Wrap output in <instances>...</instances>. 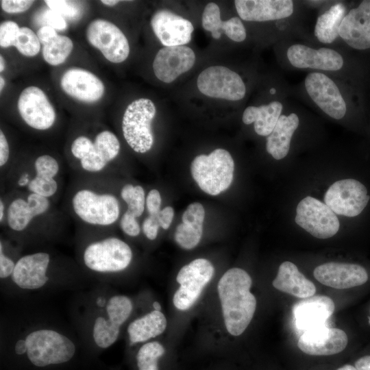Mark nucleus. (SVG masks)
I'll use <instances>...</instances> for the list:
<instances>
[{"label":"nucleus","mask_w":370,"mask_h":370,"mask_svg":"<svg viewBox=\"0 0 370 370\" xmlns=\"http://www.w3.org/2000/svg\"><path fill=\"white\" fill-rule=\"evenodd\" d=\"M333 300L325 295L302 299L293 308L295 321L299 330L308 331L325 325L334 311Z\"/></svg>","instance_id":"b1692460"},{"label":"nucleus","mask_w":370,"mask_h":370,"mask_svg":"<svg viewBox=\"0 0 370 370\" xmlns=\"http://www.w3.org/2000/svg\"><path fill=\"white\" fill-rule=\"evenodd\" d=\"M132 310V301L127 296L115 295L109 297L106 307L97 310L92 321V338L95 345L101 349L114 345Z\"/></svg>","instance_id":"39448f33"},{"label":"nucleus","mask_w":370,"mask_h":370,"mask_svg":"<svg viewBox=\"0 0 370 370\" xmlns=\"http://www.w3.org/2000/svg\"><path fill=\"white\" fill-rule=\"evenodd\" d=\"M166 351L163 345L158 341L144 343L136 355L137 370H162L160 364Z\"/></svg>","instance_id":"f704fd0d"},{"label":"nucleus","mask_w":370,"mask_h":370,"mask_svg":"<svg viewBox=\"0 0 370 370\" xmlns=\"http://www.w3.org/2000/svg\"><path fill=\"white\" fill-rule=\"evenodd\" d=\"M9 145L2 130L0 131V166H4L9 159Z\"/></svg>","instance_id":"3c124183"},{"label":"nucleus","mask_w":370,"mask_h":370,"mask_svg":"<svg viewBox=\"0 0 370 370\" xmlns=\"http://www.w3.org/2000/svg\"><path fill=\"white\" fill-rule=\"evenodd\" d=\"M272 284L278 291L301 299L313 296L316 292L314 284L290 261L280 265Z\"/></svg>","instance_id":"cd10ccee"},{"label":"nucleus","mask_w":370,"mask_h":370,"mask_svg":"<svg viewBox=\"0 0 370 370\" xmlns=\"http://www.w3.org/2000/svg\"><path fill=\"white\" fill-rule=\"evenodd\" d=\"M120 143L114 134L103 130L95 138L92 147L84 158L80 160L82 168L88 172H99L119 153Z\"/></svg>","instance_id":"a878e982"},{"label":"nucleus","mask_w":370,"mask_h":370,"mask_svg":"<svg viewBox=\"0 0 370 370\" xmlns=\"http://www.w3.org/2000/svg\"><path fill=\"white\" fill-rule=\"evenodd\" d=\"M205 217L204 206L198 202L190 204L182 214V223L175 232V241L183 249H191L199 243Z\"/></svg>","instance_id":"c85d7f7f"},{"label":"nucleus","mask_w":370,"mask_h":370,"mask_svg":"<svg viewBox=\"0 0 370 370\" xmlns=\"http://www.w3.org/2000/svg\"><path fill=\"white\" fill-rule=\"evenodd\" d=\"M18 112L23 121L31 127L45 130L56 121V114L47 95L38 87L25 88L18 99Z\"/></svg>","instance_id":"4468645a"},{"label":"nucleus","mask_w":370,"mask_h":370,"mask_svg":"<svg viewBox=\"0 0 370 370\" xmlns=\"http://www.w3.org/2000/svg\"><path fill=\"white\" fill-rule=\"evenodd\" d=\"M36 175L53 179L59 171V164L51 156L42 155L36 158L34 162Z\"/></svg>","instance_id":"58836bf2"},{"label":"nucleus","mask_w":370,"mask_h":370,"mask_svg":"<svg viewBox=\"0 0 370 370\" xmlns=\"http://www.w3.org/2000/svg\"><path fill=\"white\" fill-rule=\"evenodd\" d=\"M240 18L247 21L264 22L288 18L294 11L291 0H236Z\"/></svg>","instance_id":"5701e85b"},{"label":"nucleus","mask_w":370,"mask_h":370,"mask_svg":"<svg viewBox=\"0 0 370 370\" xmlns=\"http://www.w3.org/2000/svg\"><path fill=\"white\" fill-rule=\"evenodd\" d=\"M190 171L199 188L210 195H217L231 185L234 171L230 152L217 149L209 155H199L191 162Z\"/></svg>","instance_id":"7ed1b4c3"},{"label":"nucleus","mask_w":370,"mask_h":370,"mask_svg":"<svg viewBox=\"0 0 370 370\" xmlns=\"http://www.w3.org/2000/svg\"><path fill=\"white\" fill-rule=\"evenodd\" d=\"M151 28L164 47L182 46L191 40L192 23L166 9L157 10L151 18Z\"/></svg>","instance_id":"f3484780"},{"label":"nucleus","mask_w":370,"mask_h":370,"mask_svg":"<svg viewBox=\"0 0 370 370\" xmlns=\"http://www.w3.org/2000/svg\"><path fill=\"white\" fill-rule=\"evenodd\" d=\"M338 34L355 50L370 49V0L361 1L346 13L341 23Z\"/></svg>","instance_id":"2eb2a0df"},{"label":"nucleus","mask_w":370,"mask_h":370,"mask_svg":"<svg viewBox=\"0 0 370 370\" xmlns=\"http://www.w3.org/2000/svg\"><path fill=\"white\" fill-rule=\"evenodd\" d=\"M283 109L278 101L260 106H249L243 112L242 120L246 125L254 123L256 133L267 136L273 130Z\"/></svg>","instance_id":"473e14b6"},{"label":"nucleus","mask_w":370,"mask_h":370,"mask_svg":"<svg viewBox=\"0 0 370 370\" xmlns=\"http://www.w3.org/2000/svg\"><path fill=\"white\" fill-rule=\"evenodd\" d=\"M40 45L37 34L33 30L27 27H22L20 28L14 46L23 56L32 57L39 53Z\"/></svg>","instance_id":"e433bc0d"},{"label":"nucleus","mask_w":370,"mask_h":370,"mask_svg":"<svg viewBox=\"0 0 370 370\" xmlns=\"http://www.w3.org/2000/svg\"><path fill=\"white\" fill-rule=\"evenodd\" d=\"M161 196L156 189L151 190L146 197V206L149 215L155 216L160 211Z\"/></svg>","instance_id":"09e8293b"},{"label":"nucleus","mask_w":370,"mask_h":370,"mask_svg":"<svg viewBox=\"0 0 370 370\" xmlns=\"http://www.w3.org/2000/svg\"><path fill=\"white\" fill-rule=\"evenodd\" d=\"M30 181L31 180H29L27 175L24 174L20 177L19 181H18V185L21 186H24L25 185L28 186Z\"/></svg>","instance_id":"5fc2aeb1"},{"label":"nucleus","mask_w":370,"mask_h":370,"mask_svg":"<svg viewBox=\"0 0 370 370\" xmlns=\"http://www.w3.org/2000/svg\"><path fill=\"white\" fill-rule=\"evenodd\" d=\"M5 69V61L2 56H0V71L2 72Z\"/></svg>","instance_id":"052dcab7"},{"label":"nucleus","mask_w":370,"mask_h":370,"mask_svg":"<svg viewBox=\"0 0 370 370\" xmlns=\"http://www.w3.org/2000/svg\"><path fill=\"white\" fill-rule=\"evenodd\" d=\"M121 196L127 205V211L136 217L142 215L146 201L145 191L142 186L126 184L121 189Z\"/></svg>","instance_id":"c9c22d12"},{"label":"nucleus","mask_w":370,"mask_h":370,"mask_svg":"<svg viewBox=\"0 0 370 370\" xmlns=\"http://www.w3.org/2000/svg\"><path fill=\"white\" fill-rule=\"evenodd\" d=\"M120 226L123 232L130 236H137L140 232L136 217L127 210L121 219Z\"/></svg>","instance_id":"37998d69"},{"label":"nucleus","mask_w":370,"mask_h":370,"mask_svg":"<svg viewBox=\"0 0 370 370\" xmlns=\"http://www.w3.org/2000/svg\"><path fill=\"white\" fill-rule=\"evenodd\" d=\"M45 2L50 10L63 17L75 18L79 16L80 9L75 2L62 0H47Z\"/></svg>","instance_id":"ea45409f"},{"label":"nucleus","mask_w":370,"mask_h":370,"mask_svg":"<svg viewBox=\"0 0 370 370\" xmlns=\"http://www.w3.org/2000/svg\"><path fill=\"white\" fill-rule=\"evenodd\" d=\"M197 85L200 92L212 98L238 101L246 93V87L241 77L223 66L205 69L199 75Z\"/></svg>","instance_id":"1a4fd4ad"},{"label":"nucleus","mask_w":370,"mask_h":370,"mask_svg":"<svg viewBox=\"0 0 370 370\" xmlns=\"http://www.w3.org/2000/svg\"><path fill=\"white\" fill-rule=\"evenodd\" d=\"M101 2L103 4L108 5V6H114V5L118 4L120 2V1H117V0H101Z\"/></svg>","instance_id":"4d7b16f0"},{"label":"nucleus","mask_w":370,"mask_h":370,"mask_svg":"<svg viewBox=\"0 0 370 370\" xmlns=\"http://www.w3.org/2000/svg\"><path fill=\"white\" fill-rule=\"evenodd\" d=\"M336 370H357L354 365L350 364H345L341 367H339Z\"/></svg>","instance_id":"6e6d98bb"},{"label":"nucleus","mask_w":370,"mask_h":370,"mask_svg":"<svg viewBox=\"0 0 370 370\" xmlns=\"http://www.w3.org/2000/svg\"><path fill=\"white\" fill-rule=\"evenodd\" d=\"M347 343V336L343 330L324 325L304 332L298 340L297 346L307 355L328 356L342 352Z\"/></svg>","instance_id":"dca6fc26"},{"label":"nucleus","mask_w":370,"mask_h":370,"mask_svg":"<svg viewBox=\"0 0 370 370\" xmlns=\"http://www.w3.org/2000/svg\"><path fill=\"white\" fill-rule=\"evenodd\" d=\"M72 207L82 221L93 225H112L120 214L119 203L116 197L88 189L78 190L73 195Z\"/></svg>","instance_id":"0eeeda50"},{"label":"nucleus","mask_w":370,"mask_h":370,"mask_svg":"<svg viewBox=\"0 0 370 370\" xmlns=\"http://www.w3.org/2000/svg\"><path fill=\"white\" fill-rule=\"evenodd\" d=\"M195 62V52L189 47H164L156 53L153 70L159 80L169 84L190 70Z\"/></svg>","instance_id":"a211bd4d"},{"label":"nucleus","mask_w":370,"mask_h":370,"mask_svg":"<svg viewBox=\"0 0 370 370\" xmlns=\"http://www.w3.org/2000/svg\"><path fill=\"white\" fill-rule=\"evenodd\" d=\"M108 299L103 295H100L98 297H97L95 301L96 310H99L103 309L106 307L108 303Z\"/></svg>","instance_id":"864d4df0"},{"label":"nucleus","mask_w":370,"mask_h":370,"mask_svg":"<svg viewBox=\"0 0 370 370\" xmlns=\"http://www.w3.org/2000/svg\"><path fill=\"white\" fill-rule=\"evenodd\" d=\"M27 188L30 193L49 198L57 192L58 183L53 178H45L36 175L31 180Z\"/></svg>","instance_id":"4c0bfd02"},{"label":"nucleus","mask_w":370,"mask_h":370,"mask_svg":"<svg viewBox=\"0 0 370 370\" xmlns=\"http://www.w3.org/2000/svg\"><path fill=\"white\" fill-rule=\"evenodd\" d=\"M64 92L79 101L92 103L103 95L105 87L101 80L92 73L81 68H71L61 77Z\"/></svg>","instance_id":"4be33fe9"},{"label":"nucleus","mask_w":370,"mask_h":370,"mask_svg":"<svg viewBox=\"0 0 370 370\" xmlns=\"http://www.w3.org/2000/svg\"><path fill=\"white\" fill-rule=\"evenodd\" d=\"M14 352L26 354L36 367L60 365L71 360L75 354V345L71 338L52 328H37L17 339Z\"/></svg>","instance_id":"f03ea898"},{"label":"nucleus","mask_w":370,"mask_h":370,"mask_svg":"<svg viewBox=\"0 0 370 370\" xmlns=\"http://www.w3.org/2000/svg\"><path fill=\"white\" fill-rule=\"evenodd\" d=\"M92 145L93 142L89 138L79 136L72 143L71 153L75 158L80 160L88 155Z\"/></svg>","instance_id":"79ce46f5"},{"label":"nucleus","mask_w":370,"mask_h":370,"mask_svg":"<svg viewBox=\"0 0 370 370\" xmlns=\"http://www.w3.org/2000/svg\"><path fill=\"white\" fill-rule=\"evenodd\" d=\"M346 7L343 3H337L321 14L314 27V35L322 43L333 42L339 36V27L346 14Z\"/></svg>","instance_id":"72a5a7b5"},{"label":"nucleus","mask_w":370,"mask_h":370,"mask_svg":"<svg viewBox=\"0 0 370 370\" xmlns=\"http://www.w3.org/2000/svg\"><path fill=\"white\" fill-rule=\"evenodd\" d=\"M159 227L160 226L157 219V215H149L144 220L142 228L145 236L148 239L153 241L158 236Z\"/></svg>","instance_id":"de8ad7c7"},{"label":"nucleus","mask_w":370,"mask_h":370,"mask_svg":"<svg viewBox=\"0 0 370 370\" xmlns=\"http://www.w3.org/2000/svg\"><path fill=\"white\" fill-rule=\"evenodd\" d=\"M18 25L12 21H5L0 25V46L8 48L14 45L20 30Z\"/></svg>","instance_id":"a19ab883"},{"label":"nucleus","mask_w":370,"mask_h":370,"mask_svg":"<svg viewBox=\"0 0 370 370\" xmlns=\"http://www.w3.org/2000/svg\"><path fill=\"white\" fill-rule=\"evenodd\" d=\"M132 256L128 244L112 236L88 244L83 252V261L85 266L94 272L116 273L129 267Z\"/></svg>","instance_id":"423d86ee"},{"label":"nucleus","mask_w":370,"mask_h":370,"mask_svg":"<svg viewBox=\"0 0 370 370\" xmlns=\"http://www.w3.org/2000/svg\"><path fill=\"white\" fill-rule=\"evenodd\" d=\"M36 34L42 45L44 60L52 66L64 63L73 48L71 39L58 34L53 28L45 25L38 30Z\"/></svg>","instance_id":"c756f323"},{"label":"nucleus","mask_w":370,"mask_h":370,"mask_svg":"<svg viewBox=\"0 0 370 370\" xmlns=\"http://www.w3.org/2000/svg\"><path fill=\"white\" fill-rule=\"evenodd\" d=\"M214 273L212 264L205 258H197L184 265L176 277L180 286L173 297L175 308L180 310L190 308L199 298Z\"/></svg>","instance_id":"6e6552de"},{"label":"nucleus","mask_w":370,"mask_h":370,"mask_svg":"<svg viewBox=\"0 0 370 370\" xmlns=\"http://www.w3.org/2000/svg\"><path fill=\"white\" fill-rule=\"evenodd\" d=\"M16 262L10 258L9 256H6L4 249L2 241L0 243V278L1 280L6 279L8 277H11Z\"/></svg>","instance_id":"49530a36"},{"label":"nucleus","mask_w":370,"mask_h":370,"mask_svg":"<svg viewBox=\"0 0 370 370\" xmlns=\"http://www.w3.org/2000/svg\"><path fill=\"white\" fill-rule=\"evenodd\" d=\"M314 277L322 284L336 289L362 285L368 280L366 269L357 264L330 262L317 266Z\"/></svg>","instance_id":"aec40b11"},{"label":"nucleus","mask_w":370,"mask_h":370,"mask_svg":"<svg viewBox=\"0 0 370 370\" xmlns=\"http://www.w3.org/2000/svg\"><path fill=\"white\" fill-rule=\"evenodd\" d=\"M4 84H5V81H4V79L2 77V76L0 77V90L1 92L3 86H4Z\"/></svg>","instance_id":"680f3d73"},{"label":"nucleus","mask_w":370,"mask_h":370,"mask_svg":"<svg viewBox=\"0 0 370 370\" xmlns=\"http://www.w3.org/2000/svg\"><path fill=\"white\" fill-rule=\"evenodd\" d=\"M174 216V210L172 207L166 206L161 210L157 214V219L161 227L166 230L171 224Z\"/></svg>","instance_id":"8fccbe9b"},{"label":"nucleus","mask_w":370,"mask_h":370,"mask_svg":"<svg viewBox=\"0 0 370 370\" xmlns=\"http://www.w3.org/2000/svg\"><path fill=\"white\" fill-rule=\"evenodd\" d=\"M34 3L30 0H1V7L7 13L15 14L27 10Z\"/></svg>","instance_id":"c03bdc74"},{"label":"nucleus","mask_w":370,"mask_h":370,"mask_svg":"<svg viewBox=\"0 0 370 370\" xmlns=\"http://www.w3.org/2000/svg\"><path fill=\"white\" fill-rule=\"evenodd\" d=\"M166 325V319L161 311H150L129 324L127 332L130 344L147 343L162 334Z\"/></svg>","instance_id":"2f4dec72"},{"label":"nucleus","mask_w":370,"mask_h":370,"mask_svg":"<svg viewBox=\"0 0 370 370\" xmlns=\"http://www.w3.org/2000/svg\"><path fill=\"white\" fill-rule=\"evenodd\" d=\"M156 113V106L149 99L134 100L127 107L122 130L127 143L135 152L144 153L151 149L154 141L151 123Z\"/></svg>","instance_id":"20e7f679"},{"label":"nucleus","mask_w":370,"mask_h":370,"mask_svg":"<svg viewBox=\"0 0 370 370\" xmlns=\"http://www.w3.org/2000/svg\"><path fill=\"white\" fill-rule=\"evenodd\" d=\"M305 88L312 100L334 119L343 118L347 104L337 85L326 75L313 72L305 79Z\"/></svg>","instance_id":"ddd939ff"},{"label":"nucleus","mask_w":370,"mask_h":370,"mask_svg":"<svg viewBox=\"0 0 370 370\" xmlns=\"http://www.w3.org/2000/svg\"><path fill=\"white\" fill-rule=\"evenodd\" d=\"M295 221L312 236L321 239L333 236L340 227L336 214L325 204L310 196L298 204Z\"/></svg>","instance_id":"9d476101"},{"label":"nucleus","mask_w":370,"mask_h":370,"mask_svg":"<svg viewBox=\"0 0 370 370\" xmlns=\"http://www.w3.org/2000/svg\"><path fill=\"white\" fill-rule=\"evenodd\" d=\"M299 124V119L295 113L280 116L273 130L267 138V151L273 158L281 160L286 156L291 138Z\"/></svg>","instance_id":"7c9ffc66"},{"label":"nucleus","mask_w":370,"mask_h":370,"mask_svg":"<svg viewBox=\"0 0 370 370\" xmlns=\"http://www.w3.org/2000/svg\"><path fill=\"white\" fill-rule=\"evenodd\" d=\"M152 306L155 310L161 311V306L158 301H154Z\"/></svg>","instance_id":"bf43d9fd"},{"label":"nucleus","mask_w":370,"mask_h":370,"mask_svg":"<svg viewBox=\"0 0 370 370\" xmlns=\"http://www.w3.org/2000/svg\"><path fill=\"white\" fill-rule=\"evenodd\" d=\"M286 56L291 64L298 69H313L334 71L344 64L343 56L330 48L314 49L308 46L295 44L290 46Z\"/></svg>","instance_id":"412c9836"},{"label":"nucleus","mask_w":370,"mask_h":370,"mask_svg":"<svg viewBox=\"0 0 370 370\" xmlns=\"http://www.w3.org/2000/svg\"><path fill=\"white\" fill-rule=\"evenodd\" d=\"M5 210V206L3 202V201L1 199L0 201V221L1 222L3 217H4V211Z\"/></svg>","instance_id":"13d9d810"},{"label":"nucleus","mask_w":370,"mask_h":370,"mask_svg":"<svg viewBox=\"0 0 370 370\" xmlns=\"http://www.w3.org/2000/svg\"><path fill=\"white\" fill-rule=\"evenodd\" d=\"M50 207L48 198L30 193L27 199L16 198L10 204L7 221L10 228L15 232L25 230L37 216L45 214Z\"/></svg>","instance_id":"393cba45"},{"label":"nucleus","mask_w":370,"mask_h":370,"mask_svg":"<svg viewBox=\"0 0 370 370\" xmlns=\"http://www.w3.org/2000/svg\"><path fill=\"white\" fill-rule=\"evenodd\" d=\"M86 36L88 42L111 62L121 63L130 54L126 36L116 25L107 20L92 21L86 28Z\"/></svg>","instance_id":"f8f14e48"},{"label":"nucleus","mask_w":370,"mask_h":370,"mask_svg":"<svg viewBox=\"0 0 370 370\" xmlns=\"http://www.w3.org/2000/svg\"><path fill=\"white\" fill-rule=\"evenodd\" d=\"M354 365L357 370H370V355L358 358Z\"/></svg>","instance_id":"603ef678"},{"label":"nucleus","mask_w":370,"mask_h":370,"mask_svg":"<svg viewBox=\"0 0 370 370\" xmlns=\"http://www.w3.org/2000/svg\"><path fill=\"white\" fill-rule=\"evenodd\" d=\"M42 14L45 26L51 27L56 30H64L66 28V22L64 18L58 13L49 9Z\"/></svg>","instance_id":"a18cd8bd"},{"label":"nucleus","mask_w":370,"mask_h":370,"mask_svg":"<svg viewBox=\"0 0 370 370\" xmlns=\"http://www.w3.org/2000/svg\"><path fill=\"white\" fill-rule=\"evenodd\" d=\"M50 261V255L46 252L25 255L16 262L11 279L21 289H40L49 281L47 271Z\"/></svg>","instance_id":"6ab92c4d"},{"label":"nucleus","mask_w":370,"mask_h":370,"mask_svg":"<svg viewBox=\"0 0 370 370\" xmlns=\"http://www.w3.org/2000/svg\"><path fill=\"white\" fill-rule=\"evenodd\" d=\"M369 198L367 188L361 182L354 179H344L329 187L324 201L335 214L353 217L362 212Z\"/></svg>","instance_id":"9b49d317"},{"label":"nucleus","mask_w":370,"mask_h":370,"mask_svg":"<svg viewBox=\"0 0 370 370\" xmlns=\"http://www.w3.org/2000/svg\"><path fill=\"white\" fill-rule=\"evenodd\" d=\"M252 280L245 270L232 268L219 281L217 290L227 331L232 336L242 334L256 309V299L251 293Z\"/></svg>","instance_id":"f257e3e1"},{"label":"nucleus","mask_w":370,"mask_h":370,"mask_svg":"<svg viewBox=\"0 0 370 370\" xmlns=\"http://www.w3.org/2000/svg\"><path fill=\"white\" fill-rule=\"evenodd\" d=\"M201 24L203 28L210 32L214 39H219L222 32L235 42H242L247 36L245 27L238 17H232L225 21L221 20L220 9L215 3H209L206 5Z\"/></svg>","instance_id":"bb28decb"}]
</instances>
